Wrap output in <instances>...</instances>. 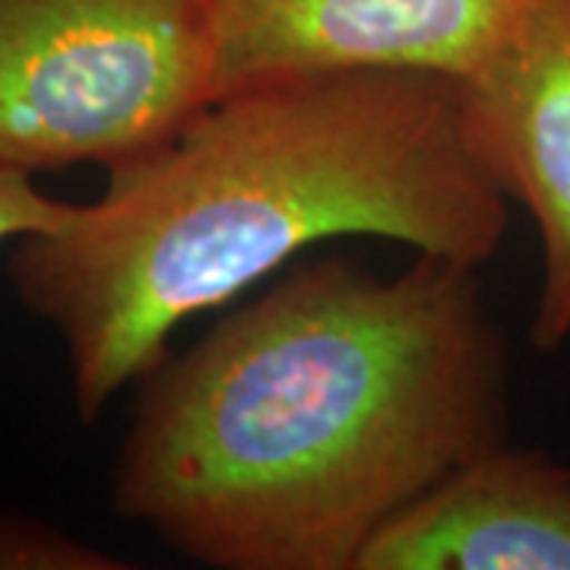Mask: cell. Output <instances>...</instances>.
<instances>
[{"label":"cell","instance_id":"cell-3","mask_svg":"<svg viewBox=\"0 0 570 570\" xmlns=\"http://www.w3.org/2000/svg\"><path fill=\"white\" fill-rule=\"evenodd\" d=\"M204 0H0V168H115L209 99Z\"/></svg>","mask_w":570,"mask_h":570},{"label":"cell","instance_id":"cell-2","mask_svg":"<svg viewBox=\"0 0 570 570\" xmlns=\"http://www.w3.org/2000/svg\"><path fill=\"white\" fill-rule=\"evenodd\" d=\"M105 178L67 223L10 245L13 292L58 333L82 425L184 324L311 247L381 238L482 269L513 206L472 149L460 82L400 70L228 89Z\"/></svg>","mask_w":570,"mask_h":570},{"label":"cell","instance_id":"cell-7","mask_svg":"<svg viewBox=\"0 0 570 570\" xmlns=\"http://www.w3.org/2000/svg\"><path fill=\"white\" fill-rule=\"evenodd\" d=\"M111 551L96 549L29 510H0V570H127Z\"/></svg>","mask_w":570,"mask_h":570},{"label":"cell","instance_id":"cell-5","mask_svg":"<svg viewBox=\"0 0 570 570\" xmlns=\"http://www.w3.org/2000/svg\"><path fill=\"white\" fill-rule=\"evenodd\" d=\"M475 156L535 225L542 279L532 346L570 340V0H530L504 45L460 86Z\"/></svg>","mask_w":570,"mask_h":570},{"label":"cell","instance_id":"cell-6","mask_svg":"<svg viewBox=\"0 0 570 570\" xmlns=\"http://www.w3.org/2000/svg\"><path fill=\"white\" fill-rule=\"evenodd\" d=\"M355 570H570V466L485 450L396 513Z\"/></svg>","mask_w":570,"mask_h":570},{"label":"cell","instance_id":"cell-8","mask_svg":"<svg viewBox=\"0 0 570 570\" xmlns=\"http://www.w3.org/2000/svg\"><path fill=\"white\" fill-rule=\"evenodd\" d=\"M73 209L77 204L45 194L32 175L0 168V247L58 228L73 216Z\"/></svg>","mask_w":570,"mask_h":570},{"label":"cell","instance_id":"cell-4","mask_svg":"<svg viewBox=\"0 0 570 570\" xmlns=\"http://www.w3.org/2000/svg\"><path fill=\"white\" fill-rule=\"evenodd\" d=\"M216 96L250 82L400 70L472 80L530 0H204Z\"/></svg>","mask_w":570,"mask_h":570},{"label":"cell","instance_id":"cell-1","mask_svg":"<svg viewBox=\"0 0 570 570\" xmlns=\"http://www.w3.org/2000/svg\"><path fill=\"white\" fill-rule=\"evenodd\" d=\"M508 419L475 266L317 257L137 377L111 504L204 568L355 570Z\"/></svg>","mask_w":570,"mask_h":570}]
</instances>
